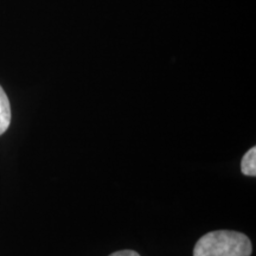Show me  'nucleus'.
I'll list each match as a JSON object with an SVG mask.
<instances>
[{
  "mask_svg": "<svg viewBox=\"0 0 256 256\" xmlns=\"http://www.w3.org/2000/svg\"><path fill=\"white\" fill-rule=\"evenodd\" d=\"M252 242L247 235L232 230L210 232L198 240L194 256H252Z\"/></svg>",
  "mask_w": 256,
  "mask_h": 256,
  "instance_id": "f257e3e1",
  "label": "nucleus"
},
{
  "mask_svg": "<svg viewBox=\"0 0 256 256\" xmlns=\"http://www.w3.org/2000/svg\"><path fill=\"white\" fill-rule=\"evenodd\" d=\"M11 124V106L8 95L0 86V136H2Z\"/></svg>",
  "mask_w": 256,
  "mask_h": 256,
  "instance_id": "f03ea898",
  "label": "nucleus"
},
{
  "mask_svg": "<svg viewBox=\"0 0 256 256\" xmlns=\"http://www.w3.org/2000/svg\"><path fill=\"white\" fill-rule=\"evenodd\" d=\"M241 171L244 176L248 177H255L256 176V147H252L246 153L241 162Z\"/></svg>",
  "mask_w": 256,
  "mask_h": 256,
  "instance_id": "7ed1b4c3",
  "label": "nucleus"
},
{
  "mask_svg": "<svg viewBox=\"0 0 256 256\" xmlns=\"http://www.w3.org/2000/svg\"><path fill=\"white\" fill-rule=\"evenodd\" d=\"M110 256H140L134 250H130V249H126V250H120V252H115L113 254H110Z\"/></svg>",
  "mask_w": 256,
  "mask_h": 256,
  "instance_id": "20e7f679",
  "label": "nucleus"
}]
</instances>
